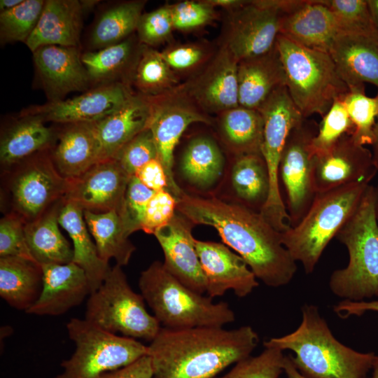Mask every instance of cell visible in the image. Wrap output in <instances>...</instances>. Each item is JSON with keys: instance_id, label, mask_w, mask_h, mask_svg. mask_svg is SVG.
Listing matches in <instances>:
<instances>
[{"instance_id": "1", "label": "cell", "mask_w": 378, "mask_h": 378, "mask_svg": "<svg viewBox=\"0 0 378 378\" xmlns=\"http://www.w3.org/2000/svg\"><path fill=\"white\" fill-rule=\"evenodd\" d=\"M176 210L194 225L213 227L223 241L247 263L258 279L270 287L289 284L297 265L281 241V232L258 211L238 202L183 193Z\"/></svg>"}, {"instance_id": "2", "label": "cell", "mask_w": 378, "mask_h": 378, "mask_svg": "<svg viewBox=\"0 0 378 378\" xmlns=\"http://www.w3.org/2000/svg\"><path fill=\"white\" fill-rule=\"evenodd\" d=\"M259 342L249 326L232 330L161 327L148 346L153 378H215L231 364L251 356Z\"/></svg>"}, {"instance_id": "3", "label": "cell", "mask_w": 378, "mask_h": 378, "mask_svg": "<svg viewBox=\"0 0 378 378\" xmlns=\"http://www.w3.org/2000/svg\"><path fill=\"white\" fill-rule=\"evenodd\" d=\"M302 321L293 332L265 341V347L288 350L298 370L307 378H366L377 355L357 351L339 342L318 308L302 307Z\"/></svg>"}, {"instance_id": "4", "label": "cell", "mask_w": 378, "mask_h": 378, "mask_svg": "<svg viewBox=\"0 0 378 378\" xmlns=\"http://www.w3.org/2000/svg\"><path fill=\"white\" fill-rule=\"evenodd\" d=\"M375 187L369 185L354 213L336 235L345 246L349 262L335 270L329 288L344 300L364 301L378 297V221L375 209Z\"/></svg>"}, {"instance_id": "5", "label": "cell", "mask_w": 378, "mask_h": 378, "mask_svg": "<svg viewBox=\"0 0 378 378\" xmlns=\"http://www.w3.org/2000/svg\"><path fill=\"white\" fill-rule=\"evenodd\" d=\"M139 287L162 328L223 327L235 320L227 302H214L209 296L191 290L160 261H154L141 273Z\"/></svg>"}, {"instance_id": "6", "label": "cell", "mask_w": 378, "mask_h": 378, "mask_svg": "<svg viewBox=\"0 0 378 378\" xmlns=\"http://www.w3.org/2000/svg\"><path fill=\"white\" fill-rule=\"evenodd\" d=\"M370 183L351 184L316 193L298 223L281 232V241L306 272H314L332 238L358 206Z\"/></svg>"}, {"instance_id": "7", "label": "cell", "mask_w": 378, "mask_h": 378, "mask_svg": "<svg viewBox=\"0 0 378 378\" xmlns=\"http://www.w3.org/2000/svg\"><path fill=\"white\" fill-rule=\"evenodd\" d=\"M276 46L286 86L304 118L314 114L323 117L336 100L349 92L328 52L306 48L281 34Z\"/></svg>"}, {"instance_id": "8", "label": "cell", "mask_w": 378, "mask_h": 378, "mask_svg": "<svg viewBox=\"0 0 378 378\" xmlns=\"http://www.w3.org/2000/svg\"><path fill=\"white\" fill-rule=\"evenodd\" d=\"M51 148L3 169L1 200L4 214H14L26 224L65 198L70 179L57 169Z\"/></svg>"}, {"instance_id": "9", "label": "cell", "mask_w": 378, "mask_h": 378, "mask_svg": "<svg viewBox=\"0 0 378 378\" xmlns=\"http://www.w3.org/2000/svg\"><path fill=\"white\" fill-rule=\"evenodd\" d=\"M85 319L106 332L150 342L161 328L156 318L146 310L141 294L132 289L122 267L117 264L89 295Z\"/></svg>"}, {"instance_id": "10", "label": "cell", "mask_w": 378, "mask_h": 378, "mask_svg": "<svg viewBox=\"0 0 378 378\" xmlns=\"http://www.w3.org/2000/svg\"><path fill=\"white\" fill-rule=\"evenodd\" d=\"M66 329L75 351L55 378H98L148 354V346L136 339L106 332L85 318H71Z\"/></svg>"}, {"instance_id": "11", "label": "cell", "mask_w": 378, "mask_h": 378, "mask_svg": "<svg viewBox=\"0 0 378 378\" xmlns=\"http://www.w3.org/2000/svg\"><path fill=\"white\" fill-rule=\"evenodd\" d=\"M290 0L246 1L228 15L220 46L238 62L267 53L276 45Z\"/></svg>"}, {"instance_id": "12", "label": "cell", "mask_w": 378, "mask_h": 378, "mask_svg": "<svg viewBox=\"0 0 378 378\" xmlns=\"http://www.w3.org/2000/svg\"><path fill=\"white\" fill-rule=\"evenodd\" d=\"M263 119L261 155L270 179L267 200L262 214L272 223H281L288 214L280 191L279 167L287 138L294 127L304 118L286 85L276 89L258 109Z\"/></svg>"}, {"instance_id": "13", "label": "cell", "mask_w": 378, "mask_h": 378, "mask_svg": "<svg viewBox=\"0 0 378 378\" xmlns=\"http://www.w3.org/2000/svg\"><path fill=\"white\" fill-rule=\"evenodd\" d=\"M150 106L148 129L155 141L158 158L168 180V190L178 199L183 192L174 173V152L181 135L191 124H211V118L186 93L182 83L175 89L155 97H147Z\"/></svg>"}, {"instance_id": "14", "label": "cell", "mask_w": 378, "mask_h": 378, "mask_svg": "<svg viewBox=\"0 0 378 378\" xmlns=\"http://www.w3.org/2000/svg\"><path fill=\"white\" fill-rule=\"evenodd\" d=\"M318 130L314 120L304 118L290 131L282 152L279 183L285 192L290 227L303 218L316 195L312 172L316 156L313 140Z\"/></svg>"}, {"instance_id": "15", "label": "cell", "mask_w": 378, "mask_h": 378, "mask_svg": "<svg viewBox=\"0 0 378 378\" xmlns=\"http://www.w3.org/2000/svg\"><path fill=\"white\" fill-rule=\"evenodd\" d=\"M377 174L372 152L345 134L325 152L316 154L312 182L316 193L358 183H370Z\"/></svg>"}, {"instance_id": "16", "label": "cell", "mask_w": 378, "mask_h": 378, "mask_svg": "<svg viewBox=\"0 0 378 378\" xmlns=\"http://www.w3.org/2000/svg\"><path fill=\"white\" fill-rule=\"evenodd\" d=\"M131 94L127 83H106L71 99L31 106L20 116L37 115L45 122L62 125L94 122L118 109Z\"/></svg>"}, {"instance_id": "17", "label": "cell", "mask_w": 378, "mask_h": 378, "mask_svg": "<svg viewBox=\"0 0 378 378\" xmlns=\"http://www.w3.org/2000/svg\"><path fill=\"white\" fill-rule=\"evenodd\" d=\"M238 60L220 46L208 63L182 86L206 113H221L239 106Z\"/></svg>"}, {"instance_id": "18", "label": "cell", "mask_w": 378, "mask_h": 378, "mask_svg": "<svg viewBox=\"0 0 378 378\" xmlns=\"http://www.w3.org/2000/svg\"><path fill=\"white\" fill-rule=\"evenodd\" d=\"M131 176L115 159L98 162L70 179L65 200L93 213L119 212Z\"/></svg>"}, {"instance_id": "19", "label": "cell", "mask_w": 378, "mask_h": 378, "mask_svg": "<svg viewBox=\"0 0 378 378\" xmlns=\"http://www.w3.org/2000/svg\"><path fill=\"white\" fill-rule=\"evenodd\" d=\"M197 253L211 298L232 290L239 298L249 295L259 283L246 261L223 244L195 239Z\"/></svg>"}, {"instance_id": "20", "label": "cell", "mask_w": 378, "mask_h": 378, "mask_svg": "<svg viewBox=\"0 0 378 378\" xmlns=\"http://www.w3.org/2000/svg\"><path fill=\"white\" fill-rule=\"evenodd\" d=\"M193 225L182 215L175 214L153 234L162 249L165 269L183 284L203 294L206 280L192 234Z\"/></svg>"}, {"instance_id": "21", "label": "cell", "mask_w": 378, "mask_h": 378, "mask_svg": "<svg viewBox=\"0 0 378 378\" xmlns=\"http://www.w3.org/2000/svg\"><path fill=\"white\" fill-rule=\"evenodd\" d=\"M43 286L39 298L25 313L59 316L81 304L91 293L84 270L76 263L41 265Z\"/></svg>"}, {"instance_id": "22", "label": "cell", "mask_w": 378, "mask_h": 378, "mask_svg": "<svg viewBox=\"0 0 378 378\" xmlns=\"http://www.w3.org/2000/svg\"><path fill=\"white\" fill-rule=\"evenodd\" d=\"M349 92H365V83L378 88V38L340 34L329 51Z\"/></svg>"}, {"instance_id": "23", "label": "cell", "mask_w": 378, "mask_h": 378, "mask_svg": "<svg viewBox=\"0 0 378 378\" xmlns=\"http://www.w3.org/2000/svg\"><path fill=\"white\" fill-rule=\"evenodd\" d=\"M38 75L51 101L83 90L90 80L76 47L46 46L33 52Z\"/></svg>"}, {"instance_id": "24", "label": "cell", "mask_w": 378, "mask_h": 378, "mask_svg": "<svg viewBox=\"0 0 378 378\" xmlns=\"http://www.w3.org/2000/svg\"><path fill=\"white\" fill-rule=\"evenodd\" d=\"M340 34L334 15L321 0H299L284 13L279 34L306 48L329 53Z\"/></svg>"}, {"instance_id": "25", "label": "cell", "mask_w": 378, "mask_h": 378, "mask_svg": "<svg viewBox=\"0 0 378 378\" xmlns=\"http://www.w3.org/2000/svg\"><path fill=\"white\" fill-rule=\"evenodd\" d=\"M64 125L51 148V157L59 174L72 179L101 161V145L96 122Z\"/></svg>"}, {"instance_id": "26", "label": "cell", "mask_w": 378, "mask_h": 378, "mask_svg": "<svg viewBox=\"0 0 378 378\" xmlns=\"http://www.w3.org/2000/svg\"><path fill=\"white\" fill-rule=\"evenodd\" d=\"M150 118L148 98L132 93L118 109L96 122L101 161L114 159L129 141L148 128Z\"/></svg>"}, {"instance_id": "27", "label": "cell", "mask_w": 378, "mask_h": 378, "mask_svg": "<svg viewBox=\"0 0 378 378\" xmlns=\"http://www.w3.org/2000/svg\"><path fill=\"white\" fill-rule=\"evenodd\" d=\"M83 12L78 0H46L37 25L25 44L32 52L46 46L77 47Z\"/></svg>"}, {"instance_id": "28", "label": "cell", "mask_w": 378, "mask_h": 378, "mask_svg": "<svg viewBox=\"0 0 378 378\" xmlns=\"http://www.w3.org/2000/svg\"><path fill=\"white\" fill-rule=\"evenodd\" d=\"M237 85L239 106L257 110L276 89L286 85L276 45L266 54L238 62Z\"/></svg>"}, {"instance_id": "29", "label": "cell", "mask_w": 378, "mask_h": 378, "mask_svg": "<svg viewBox=\"0 0 378 378\" xmlns=\"http://www.w3.org/2000/svg\"><path fill=\"white\" fill-rule=\"evenodd\" d=\"M58 222L72 240L73 262L84 270L92 293L101 286L111 267L99 257L96 245L90 238L83 210L78 205L64 198Z\"/></svg>"}, {"instance_id": "30", "label": "cell", "mask_w": 378, "mask_h": 378, "mask_svg": "<svg viewBox=\"0 0 378 378\" xmlns=\"http://www.w3.org/2000/svg\"><path fill=\"white\" fill-rule=\"evenodd\" d=\"M42 286L40 264L18 257H0V296L10 307L26 312L39 298Z\"/></svg>"}, {"instance_id": "31", "label": "cell", "mask_w": 378, "mask_h": 378, "mask_svg": "<svg viewBox=\"0 0 378 378\" xmlns=\"http://www.w3.org/2000/svg\"><path fill=\"white\" fill-rule=\"evenodd\" d=\"M20 118L1 137L0 162L3 169L53 146L55 132L45 125L41 117Z\"/></svg>"}, {"instance_id": "32", "label": "cell", "mask_w": 378, "mask_h": 378, "mask_svg": "<svg viewBox=\"0 0 378 378\" xmlns=\"http://www.w3.org/2000/svg\"><path fill=\"white\" fill-rule=\"evenodd\" d=\"M64 199L57 202L38 218L24 225L27 246L41 265L73 262L74 250L58 227L59 213Z\"/></svg>"}, {"instance_id": "33", "label": "cell", "mask_w": 378, "mask_h": 378, "mask_svg": "<svg viewBox=\"0 0 378 378\" xmlns=\"http://www.w3.org/2000/svg\"><path fill=\"white\" fill-rule=\"evenodd\" d=\"M83 216L99 257L106 262L114 259L117 265H127L136 248L129 240L118 213L83 211Z\"/></svg>"}, {"instance_id": "34", "label": "cell", "mask_w": 378, "mask_h": 378, "mask_svg": "<svg viewBox=\"0 0 378 378\" xmlns=\"http://www.w3.org/2000/svg\"><path fill=\"white\" fill-rule=\"evenodd\" d=\"M219 115L221 136L234 156L261 154L263 119L258 110L238 106Z\"/></svg>"}, {"instance_id": "35", "label": "cell", "mask_w": 378, "mask_h": 378, "mask_svg": "<svg viewBox=\"0 0 378 378\" xmlns=\"http://www.w3.org/2000/svg\"><path fill=\"white\" fill-rule=\"evenodd\" d=\"M230 181L237 202L260 212L270 192V179L261 154L235 156Z\"/></svg>"}, {"instance_id": "36", "label": "cell", "mask_w": 378, "mask_h": 378, "mask_svg": "<svg viewBox=\"0 0 378 378\" xmlns=\"http://www.w3.org/2000/svg\"><path fill=\"white\" fill-rule=\"evenodd\" d=\"M223 155L216 142L206 136L192 139L183 152L181 169L184 177L192 185L209 187L221 176Z\"/></svg>"}, {"instance_id": "37", "label": "cell", "mask_w": 378, "mask_h": 378, "mask_svg": "<svg viewBox=\"0 0 378 378\" xmlns=\"http://www.w3.org/2000/svg\"><path fill=\"white\" fill-rule=\"evenodd\" d=\"M141 46L136 47L134 41L127 38L97 51L87 52L81 56V61L90 80L105 82L126 71L131 78Z\"/></svg>"}, {"instance_id": "38", "label": "cell", "mask_w": 378, "mask_h": 378, "mask_svg": "<svg viewBox=\"0 0 378 378\" xmlns=\"http://www.w3.org/2000/svg\"><path fill=\"white\" fill-rule=\"evenodd\" d=\"M145 4V1H130L106 10L92 29V46L102 49L129 38L136 29Z\"/></svg>"}, {"instance_id": "39", "label": "cell", "mask_w": 378, "mask_h": 378, "mask_svg": "<svg viewBox=\"0 0 378 378\" xmlns=\"http://www.w3.org/2000/svg\"><path fill=\"white\" fill-rule=\"evenodd\" d=\"M132 83L145 97H155L171 91L181 83L178 76L162 57L160 51L141 45L131 76Z\"/></svg>"}, {"instance_id": "40", "label": "cell", "mask_w": 378, "mask_h": 378, "mask_svg": "<svg viewBox=\"0 0 378 378\" xmlns=\"http://www.w3.org/2000/svg\"><path fill=\"white\" fill-rule=\"evenodd\" d=\"M46 1L23 0L18 6L0 14V36L2 43H25L34 30Z\"/></svg>"}, {"instance_id": "41", "label": "cell", "mask_w": 378, "mask_h": 378, "mask_svg": "<svg viewBox=\"0 0 378 378\" xmlns=\"http://www.w3.org/2000/svg\"><path fill=\"white\" fill-rule=\"evenodd\" d=\"M342 99L354 126L351 135L360 145L372 146L378 115V92L375 97H369L365 92H349Z\"/></svg>"}, {"instance_id": "42", "label": "cell", "mask_w": 378, "mask_h": 378, "mask_svg": "<svg viewBox=\"0 0 378 378\" xmlns=\"http://www.w3.org/2000/svg\"><path fill=\"white\" fill-rule=\"evenodd\" d=\"M334 15L340 34L378 38L366 0H321Z\"/></svg>"}, {"instance_id": "43", "label": "cell", "mask_w": 378, "mask_h": 378, "mask_svg": "<svg viewBox=\"0 0 378 378\" xmlns=\"http://www.w3.org/2000/svg\"><path fill=\"white\" fill-rule=\"evenodd\" d=\"M212 49L204 42L171 43L160 52L178 76L179 74L198 73L214 55Z\"/></svg>"}, {"instance_id": "44", "label": "cell", "mask_w": 378, "mask_h": 378, "mask_svg": "<svg viewBox=\"0 0 378 378\" xmlns=\"http://www.w3.org/2000/svg\"><path fill=\"white\" fill-rule=\"evenodd\" d=\"M284 359L283 351L265 347L259 355L238 361L226 374L215 378H279L284 372Z\"/></svg>"}, {"instance_id": "45", "label": "cell", "mask_w": 378, "mask_h": 378, "mask_svg": "<svg viewBox=\"0 0 378 378\" xmlns=\"http://www.w3.org/2000/svg\"><path fill=\"white\" fill-rule=\"evenodd\" d=\"M313 140L316 154L326 151L345 134H351L354 126L342 99L336 100L323 115Z\"/></svg>"}, {"instance_id": "46", "label": "cell", "mask_w": 378, "mask_h": 378, "mask_svg": "<svg viewBox=\"0 0 378 378\" xmlns=\"http://www.w3.org/2000/svg\"><path fill=\"white\" fill-rule=\"evenodd\" d=\"M155 192L144 186L136 176H131L118 212L129 236L141 230L147 205Z\"/></svg>"}, {"instance_id": "47", "label": "cell", "mask_w": 378, "mask_h": 378, "mask_svg": "<svg viewBox=\"0 0 378 378\" xmlns=\"http://www.w3.org/2000/svg\"><path fill=\"white\" fill-rule=\"evenodd\" d=\"M173 30L170 4L143 13L136 29L139 43L151 48L170 41Z\"/></svg>"}, {"instance_id": "48", "label": "cell", "mask_w": 378, "mask_h": 378, "mask_svg": "<svg viewBox=\"0 0 378 378\" xmlns=\"http://www.w3.org/2000/svg\"><path fill=\"white\" fill-rule=\"evenodd\" d=\"M158 158L150 130L148 128L129 141L117 154L115 159L130 176L149 161Z\"/></svg>"}, {"instance_id": "49", "label": "cell", "mask_w": 378, "mask_h": 378, "mask_svg": "<svg viewBox=\"0 0 378 378\" xmlns=\"http://www.w3.org/2000/svg\"><path fill=\"white\" fill-rule=\"evenodd\" d=\"M215 8L207 0L182 1L170 5L174 29L183 31L204 27L216 18Z\"/></svg>"}, {"instance_id": "50", "label": "cell", "mask_w": 378, "mask_h": 378, "mask_svg": "<svg viewBox=\"0 0 378 378\" xmlns=\"http://www.w3.org/2000/svg\"><path fill=\"white\" fill-rule=\"evenodd\" d=\"M24 221L6 214L0 221V257L14 256L34 261L27 244ZM38 263V262H37Z\"/></svg>"}, {"instance_id": "51", "label": "cell", "mask_w": 378, "mask_h": 378, "mask_svg": "<svg viewBox=\"0 0 378 378\" xmlns=\"http://www.w3.org/2000/svg\"><path fill=\"white\" fill-rule=\"evenodd\" d=\"M176 206L177 199L169 190L155 191L147 205L141 230L153 234L172 220Z\"/></svg>"}, {"instance_id": "52", "label": "cell", "mask_w": 378, "mask_h": 378, "mask_svg": "<svg viewBox=\"0 0 378 378\" xmlns=\"http://www.w3.org/2000/svg\"><path fill=\"white\" fill-rule=\"evenodd\" d=\"M135 176L144 186L154 191L168 190V180L165 170L158 158L144 164Z\"/></svg>"}, {"instance_id": "53", "label": "cell", "mask_w": 378, "mask_h": 378, "mask_svg": "<svg viewBox=\"0 0 378 378\" xmlns=\"http://www.w3.org/2000/svg\"><path fill=\"white\" fill-rule=\"evenodd\" d=\"M98 378H153L150 358L146 355L129 365L106 372Z\"/></svg>"}, {"instance_id": "54", "label": "cell", "mask_w": 378, "mask_h": 378, "mask_svg": "<svg viewBox=\"0 0 378 378\" xmlns=\"http://www.w3.org/2000/svg\"><path fill=\"white\" fill-rule=\"evenodd\" d=\"M333 310L342 318L361 316L367 312H378V300L353 302L343 300L334 307Z\"/></svg>"}, {"instance_id": "55", "label": "cell", "mask_w": 378, "mask_h": 378, "mask_svg": "<svg viewBox=\"0 0 378 378\" xmlns=\"http://www.w3.org/2000/svg\"><path fill=\"white\" fill-rule=\"evenodd\" d=\"M207 1L214 7H220L225 9L227 11L232 10L238 8L245 3L243 0H207Z\"/></svg>"}, {"instance_id": "56", "label": "cell", "mask_w": 378, "mask_h": 378, "mask_svg": "<svg viewBox=\"0 0 378 378\" xmlns=\"http://www.w3.org/2000/svg\"><path fill=\"white\" fill-rule=\"evenodd\" d=\"M284 372L287 378H307L298 370L289 355L285 356Z\"/></svg>"}, {"instance_id": "57", "label": "cell", "mask_w": 378, "mask_h": 378, "mask_svg": "<svg viewBox=\"0 0 378 378\" xmlns=\"http://www.w3.org/2000/svg\"><path fill=\"white\" fill-rule=\"evenodd\" d=\"M373 24L378 32V0H366Z\"/></svg>"}, {"instance_id": "58", "label": "cell", "mask_w": 378, "mask_h": 378, "mask_svg": "<svg viewBox=\"0 0 378 378\" xmlns=\"http://www.w3.org/2000/svg\"><path fill=\"white\" fill-rule=\"evenodd\" d=\"M372 148H373L372 155H373L374 163L377 172L378 174V142L373 144ZM374 209H375L376 217L378 221V183H377V187H375Z\"/></svg>"}, {"instance_id": "59", "label": "cell", "mask_w": 378, "mask_h": 378, "mask_svg": "<svg viewBox=\"0 0 378 378\" xmlns=\"http://www.w3.org/2000/svg\"><path fill=\"white\" fill-rule=\"evenodd\" d=\"M23 0H1L0 10L1 13L10 10L20 5Z\"/></svg>"}, {"instance_id": "60", "label": "cell", "mask_w": 378, "mask_h": 378, "mask_svg": "<svg viewBox=\"0 0 378 378\" xmlns=\"http://www.w3.org/2000/svg\"><path fill=\"white\" fill-rule=\"evenodd\" d=\"M372 372L370 377L366 378H378V355L372 367Z\"/></svg>"}, {"instance_id": "61", "label": "cell", "mask_w": 378, "mask_h": 378, "mask_svg": "<svg viewBox=\"0 0 378 378\" xmlns=\"http://www.w3.org/2000/svg\"><path fill=\"white\" fill-rule=\"evenodd\" d=\"M374 144L375 143L378 142V115L377 117L375 125L374 127Z\"/></svg>"}]
</instances>
